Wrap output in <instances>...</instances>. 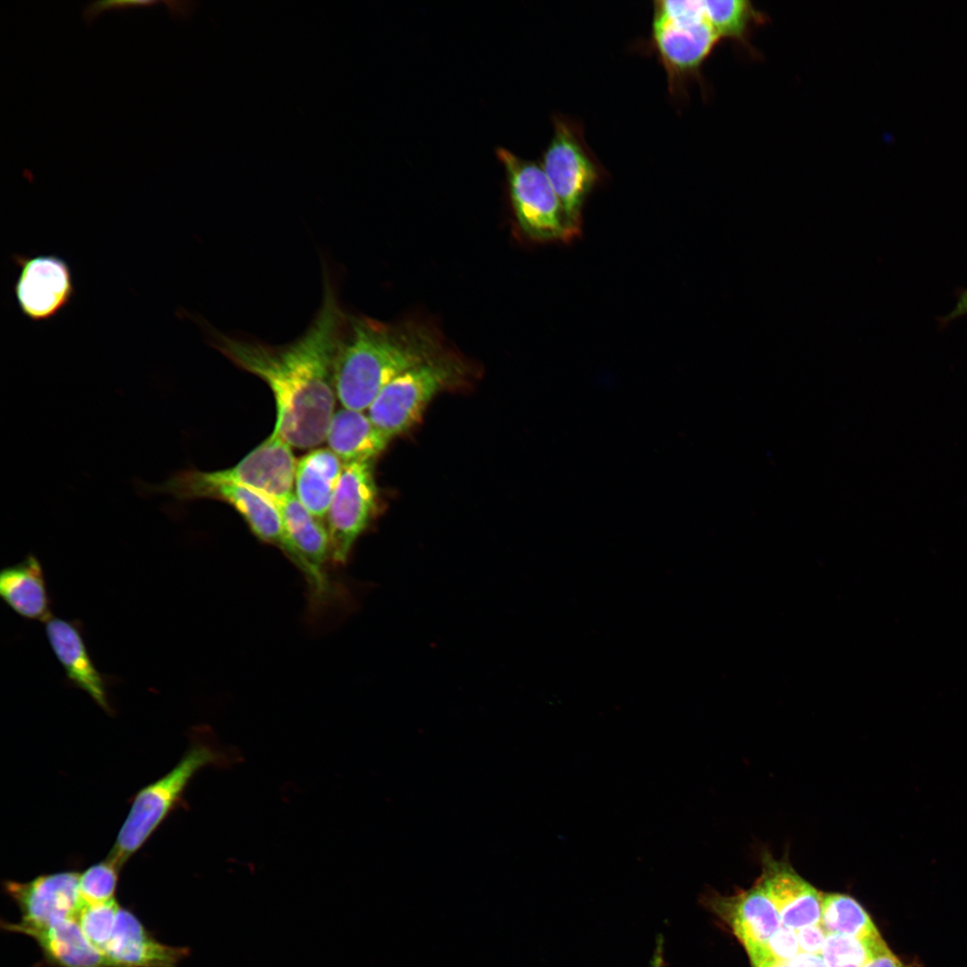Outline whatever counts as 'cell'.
I'll use <instances>...</instances> for the list:
<instances>
[{"label":"cell","mask_w":967,"mask_h":967,"mask_svg":"<svg viewBox=\"0 0 967 967\" xmlns=\"http://www.w3.org/2000/svg\"><path fill=\"white\" fill-rule=\"evenodd\" d=\"M347 318L325 278L315 318L291 343L271 346L213 333L218 351L270 389L276 405L273 432L291 447L311 449L326 440L336 411L335 360Z\"/></svg>","instance_id":"6da1fadb"},{"label":"cell","mask_w":967,"mask_h":967,"mask_svg":"<svg viewBox=\"0 0 967 967\" xmlns=\"http://www.w3.org/2000/svg\"><path fill=\"white\" fill-rule=\"evenodd\" d=\"M446 350L430 324L382 322L347 316L335 360V389L342 407L367 411L391 381Z\"/></svg>","instance_id":"7a4b0ae2"},{"label":"cell","mask_w":967,"mask_h":967,"mask_svg":"<svg viewBox=\"0 0 967 967\" xmlns=\"http://www.w3.org/2000/svg\"><path fill=\"white\" fill-rule=\"evenodd\" d=\"M227 760L225 754L208 740H194L169 772L133 796L107 858L123 868L180 805L196 773L209 766H221Z\"/></svg>","instance_id":"3957f363"},{"label":"cell","mask_w":967,"mask_h":967,"mask_svg":"<svg viewBox=\"0 0 967 967\" xmlns=\"http://www.w3.org/2000/svg\"><path fill=\"white\" fill-rule=\"evenodd\" d=\"M467 374L465 360L446 349L391 381L370 405L367 415L392 439L412 428L440 392L461 382Z\"/></svg>","instance_id":"277c9868"},{"label":"cell","mask_w":967,"mask_h":967,"mask_svg":"<svg viewBox=\"0 0 967 967\" xmlns=\"http://www.w3.org/2000/svg\"><path fill=\"white\" fill-rule=\"evenodd\" d=\"M138 495L147 498L168 495L177 502L213 499L227 502L242 516L252 533L261 542L274 545L283 552L287 540L277 508L265 496L248 487L210 479L207 473L185 468L171 474L160 483L134 479Z\"/></svg>","instance_id":"5b68a950"},{"label":"cell","mask_w":967,"mask_h":967,"mask_svg":"<svg viewBox=\"0 0 967 967\" xmlns=\"http://www.w3.org/2000/svg\"><path fill=\"white\" fill-rule=\"evenodd\" d=\"M514 216L523 235L538 243L572 241L578 235L569 225L561 202L541 165L500 148Z\"/></svg>","instance_id":"8992f818"},{"label":"cell","mask_w":967,"mask_h":967,"mask_svg":"<svg viewBox=\"0 0 967 967\" xmlns=\"http://www.w3.org/2000/svg\"><path fill=\"white\" fill-rule=\"evenodd\" d=\"M262 495L279 513L287 540L284 553L304 575L308 586L310 611L318 616L338 595L340 588L328 571V564L332 563L328 530L321 519L300 502L295 492L280 498Z\"/></svg>","instance_id":"52a82bcc"},{"label":"cell","mask_w":967,"mask_h":967,"mask_svg":"<svg viewBox=\"0 0 967 967\" xmlns=\"http://www.w3.org/2000/svg\"><path fill=\"white\" fill-rule=\"evenodd\" d=\"M542 167L569 225L578 236L585 202L600 180V173L573 125L560 118L554 122Z\"/></svg>","instance_id":"ba28073f"},{"label":"cell","mask_w":967,"mask_h":967,"mask_svg":"<svg viewBox=\"0 0 967 967\" xmlns=\"http://www.w3.org/2000/svg\"><path fill=\"white\" fill-rule=\"evenodd\" d=\"M374 461L344 464L343 472L327 513L332 563L349 559L358 537L367 529L378 508Z\"/></svg>","instance_id":"9c48e42d"},{"label":"cell","mask_w":967,"mask_h":967,"mask_svg":"<svg viewBox=\"0 0 967 967\" xmlns=\"http://www.w3.org/2000/svg\"><path fill=\"white\" fill-rule=\"evenodd\" d=\"M12 260L20 269L13 292L26 318L46 321L69 305L75 295V286L71 267L64 258L13 253Z\"/></svg>","instance_id":"30bf717a"},{"label":"cell","mask_w":967,"mask_h":967,"mask_svg":"<svg viewBox=\"0 0 967 967\" xmlns=\"http://www.w3.org/2000/svg\"><path fill=\"white\" fill-rule=\"evenodd\" d=\"M81 872L64 870L40 875L27 882L3 883L6 894L21 913V921L48 924L78 918L84 903L80 892Z\"/></svg>","instance_id":"8fae6325"},{"label":"cell","mask_w":967,"mask_h":967,"mask_svg":"<svg viewBox=\"0 0 967 967\" xmlns=\"http://www.w3.org/2000/svg\"><path fill=\"white\" fill-rule=\"evenodd\" d=\"M295 466L292 447L272 431L236 465L206 473L214 481L243 485L280 498L293 493Z\"/></svg>","instance_id":"7c38bea8"},{"label":"cell","mask_w":967,"mask_h":967,"mask_svg":"<svg viewBox=\"0 0 967 967\" xmlns=\"http://www.w3.org/2000/svg\"><path fill=\"white\" fill-rule=\"evenodd\" d=\"M700 903L725 923L750 953L766 946L782 926L778 911L758 880L748 890L722 895L708 890Z\"/></svg>","instance_id":"4fadbf2b"},{"label":"cell","mask_w":967,"mask_h":967,"mask_svg":"<svg viewBox=\"0 0 967 967\" xmlns=\"http://www.w3.org/2000/svg\"><path fill=\"white\" fill-rule=\"evenodd\" d=\"M758 882L774 904L783 926L795 931L820 923L822 894L803 879L787 860L767 851L761 857Z\"/></svg>","instance_id":"5bb4252c"},{"label":"cell","mask_w":967,"mask_h":967,"mask_svg":"<svg viewBox=\"0 0 967 967\" xmlns=\"http://www.w3.org/2000/svg\"><path fill=\"white\" fill-rule=\"evenodd\" d=\"M720 39L706 18L653 19L655 47L673 78L697 72Z\"/></svg>","instance_id":"9a60e30c"},{"label":"cell","mask_w":967,"mask_h":967,"mask_svg":"<svg viewBox=\"0 0 967 967\" xmlns=\"http://www.w3.org/2000/svg\"><path fill=\"white\" fill-rule=\"evenodd\" d=\"M47 638L64 668L69 681L86 692L107 714H113L109 700V679L102 674L91 659L80 624L51 617L46 621Z\"/></svg>","instance_id":"2e32d148"},{"label":"cell","mask_w":967,"mask_h":967,"mask_svg":"<svg viewBox=\"0 0 967 967\" xmlns=\"http://www.w3.org/2000/svg\"><path fill=\"white\" fill-rule=\"evenodd\" d=\"M102 954L112 967H177L189 949L160 943L132 911L121 906Z\"/></svg>","instance_id":"e0dca14e"},{"label":"cell","mask_w":967,"mask_h":967,"mask_svg":"<svg viewBox=\"0 0 967 967\" xmlns=\"http://www.w3.org/2000/svg\"><path fill=\"white\" fill-rule=\"evenodd\" d=\"M1 926L34 939L52 967H112L107 957L87 939L78 918L48 924L2 921Z\"/></svg>","instance_id":"ac0fdd59"},{"label":"cell","mask_w":967,"mask_h":967,"mask_svg":"<svg viewBox=\"0 0 967 967\" xmlns=\"http://www.w3.org/2000/svg\"><path fill=\"white\" fill-rule=\"evenodd\" d=\"M328 448L344 463L374 461L391 438L379 430L365 411L342 407L328 428Z\"/></svg>","instance_id":"d6986e66"},{"label":"cell","mask_w":967,"mask_h":967,"mask_svg":"<svg viewBox=\"0 0 967 967\" xmlns=\"http://www.w3.org/2000/svg\"><path fill=\"white\" fill-rule=\"evenodd\" d=\"M0 595L8 607L25 619L46 622L52 617L42 566L33 554L1 570Z\"/></svg>","instance_id":"ffe728a7"},{"label":"cell","mask_w":967,"mask_h":967,"mask_svg":"<svg viewBox=\"0 0 967 967\" xmlns=\"http://www.w3.org/2000/svg\"><path fill=\"white\" fill-rule=\"evenodd\" d=\"M344 468L329 448L311 450L296 461L295 494L317 518L327 516Z\"/></svg>","instance_id":"44dd1931"},{"label":"cell","mask_w":967,"mask_h":967,"mask_svg":"<svg viewBox=\"0 0 967 967\" xmlns=\"http://www.w3.org/2000/svg\"><path fill=\"white\" fill-rule=\"evenodd\" d=\"M703 6L707 22L721 39L735 40L749 50L752 27L766 20V14L747 0H704Z\"/></svg>","instance_id":"7402d4cb"},{"label":"cell","mask_w":967,"mask_h":967,"mask_svg":"<svg viewBox=\"0 0 967 967\" xmlns=\"http://www.w3.org/2000/svg\"><path fill=\"white\" fill-rule=\"evenodd\" d=\"M820 924L827 934L857 937L880 936L864 908L854 898L843 894H822Z\"/></svg>","instance_id":"603a6c76"},{"label":"cell","mask_w":967,"mask_h":967,"mask_svg":"<svg viewBox=\"0 0 967 967\" xmlns=\"http://www.w3.org/2000/svg\"><path fill=\"white\" fill-rule=\"evenodd\" d=\"M886 946L881 936L857 937L827 934L821 955L829 967H863Z\"/></svg>","instance_id":"cb8c5ba5"},{"label":"cell","mask_w":967,"mask_h":967,"mask_svg":"<svg viewBox=\"0 0 967 967\" xmlns=\"http://www.w3.org/2000/svg\"><path fill=\"white\" fill-rule=\"evenodd\" d=\"M120 907L116 898L99 903L84 902L79 912L78 920L85 937L101 953L111 937Z\"/></svg>","instance_id":"d4e9b609"},{"label":"cell","mask_w":967,"mask_h":967,"mask_svg":"<svg viewBox=\"0 0 967 967\" xmlns=\"http://www.w3.org/2000/svg\"><path fill=\"white\" fill-rule=\"evenodd\" d=\"M122 868L107 857L80 875V892L86 903H99L115 897Z\"/></svg>","instance_id":"484cf974"},{"label":"cell","mask_w":967,"mask_h":967,"mask_svg":"<svg viewBox=\"0 0 967 967\" xmlns=\"http://www.w3.org/2000/svg\"><path fill=\"white\" fill-rule=\"evenodd\" d=\"M762 949L766 956L786 963L800 953L796 931L783 925L769 937Z\"/></svg>","instance_id":"4316f807"},{"label":"cell","mask_w":967,"mask_h":967,"mask_svg":"<svg viewBox=\"0 0 967 967\" xmlns=\"http://www.w3.org/2000/svg\"><path fill=\"white\" fill-rule=\"evenodd\" d=\"M158 2L155 0H107L86 4L81 10L82 21L90 25L102 13L111 10L125 11L131 8L150 7Z\"/></svg>","instance_id":"83f0119b"},{"label":"cell","mask_w":967,"mask_h":967,"mask_svg":"<svg viewBox=\"0 0 967 967\" xmlns=\"http://www.w3.org/2000/svg\"><path fill=\"white\" fill-rule=\"evenodd\" d=\"M796 933L800 953L821 954L827 933L820 923L804 927Z\"/></svg>","instance_id":"f1b7e54d"},{"label":"cell","mask_w":967,"mask_h":967,"mask_svg":"<svg viewBox=\"0 0 967 967\" xmlns=\"http://www.w3.org/2000/svg\"><path fill=\"white\" fill-rule=\"evenodd\" d=\"M863 967H911L903 963L886 946L873 955Z\"/></svg>","instance_id":"f546056e"},{"label":"cell","mask_w":967,"mask_h":967,"mask_svg":"<svg viewBox=\"0 0 967 967\" xmlns=\"http://www.w3.org/2000/svg\"><path fill=\"white\" fill-rule=\"evenodd\" d=\"M957 302L953 310L946 315L938 319L940 324L946 325L951 321L967 315V288L958 289Z\"/></svg>","instance_id":"4dcf8cb0"},{"label":"cell","mask_w":967,"mask_h":967,"mask_svg":"<svg viewBox=\"0 0 967 967\" xmlns=\"http://www.w3.org/2000/svg\"><path fill=\"white\" fill-rule=\"evenodd\" d=\"M788 967H829L821 954L800 953L788 963Z\"/></svg>","instance_id":"1f68e13d"},{"label":"cell","mask_w":967,"mask_h":967,"mask_svg":"<svg viewBox=\"0 0 967 967\" xmlns=\"http://www.w3.org/2000/svg\"><path fill=\"white\" fill-rule=\"evenodd\" d=\"M663 945V937L658 935L649 967H664Z\"/></svg>","instance_id":"d6a6232c"},{"label":"cell","mask_w":967,"mask_h":967,"mask_svg":"<svg viewBox=\"0 0 967 967\" xmlns=\"http://www.w3.org/2000/svg\"><path fill=\"white\" fill-rule=\"evenodd\" d=\"M752 963V967H788V963L775 961L772 958H763Z\"/></svg>","instance_id":"836d02e7"}]
</instances>
